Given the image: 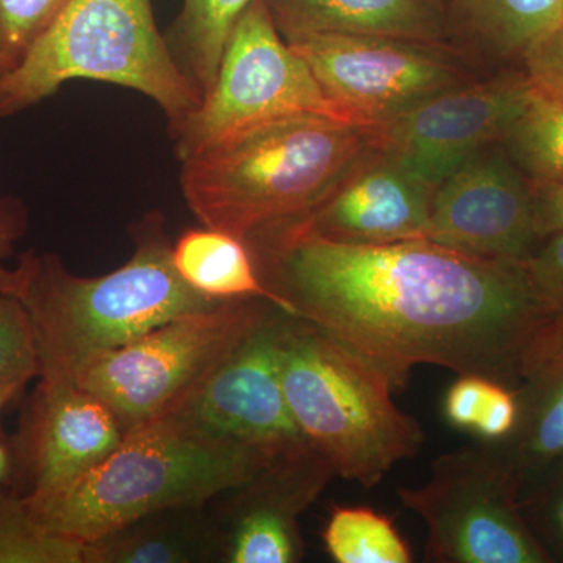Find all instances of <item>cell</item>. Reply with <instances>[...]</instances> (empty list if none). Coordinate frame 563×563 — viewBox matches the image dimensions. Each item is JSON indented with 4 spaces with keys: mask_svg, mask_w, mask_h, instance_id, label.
Returning <instances> with one entry per match:
<instances>
[{
    "mask_svg": "<svg viewBox=\"0 0 563 563\" xmlns=\"http://www.w3.org/2000/svg\"><path fill=\"white\" fill-rule=\"evenodd\" d=\"M335 477L310 444L276 455L247 483L218 498L220 562L296 563L306 555L299 518Z\"/></svg>",
    "mask_w": 563,
    "mask_h": 563,
    "instance_id": "5bb4252c",
    "label": "cell"
},
{
    "mask_svg": "<svg viewBox=\"0 0 563 563\" xmlns=\"http://www.w3.org/2000/svg\"><path fill=\"white\" fill-rule=\"evenodd\" d=\"M0 563H85V544L44 528L24 495L0 488Z\"/></svg>",
    "mask_w": 563,
    "mask_h": 563,
    "instance_id": "484cf974",
    "label": "cell"
},
{
    "mask_svg": "<svg viewBox=\"0 0 563 563\" xmlns=\"http://www.w3.org/2000/svg\"><path fill=\"white\" fill-rule=\"evenodd\" d=\"M173 263L185 284L206 298L263 299L288 313L279 296L263 284L250 244L240 236L217 229H192L173 244Z\"/></svg>",
    "mask_w": 563,
    "mask_h": 563,
    "instance_id": "44dd1931",
    "label": "cell"
},
{
    "mask_svg": "<svg viewBox=\"0 0 563 563\" xmlns=\"http://www.w3.org/2000/svg\"><path fill=\"white\" fill-rule=\"evenodd\" d=\"M70 0H0V46L14 68Z\"/></svg>",
    "mask_w": 563,
    "mask_h": 563,
    "instance_id": "f1b7e54d",
    "label": "cell"
},
{
    "mask_svg": "<svg viewBox=\"0 0 563 563\" xmlns=\"http://www.w3.org/2000/svg\"><path fill=\"white\" fill-rule=\"evenodd\" d=\"M288 44L309 63L325 95L352 121L372 128L479 79L454 44L339 33Z\"/></svg>",
    "mask_w": 563,
    "mask_h": 563,
    "instance_id": "30bf717a",
    "label": "cell"
},
{
    "mask_svg": "<svg viewBox=\"0 0 563 563\" xmlns=\"http://www.w3.org/2000/svg\"><path fill=\"white\" fill-rule=\"evenodd\" d=\"M79 79L147 96L168 118L172 132L201 103L155 25L151 0H70L21 62L0 77V117L29 109Z\"/></svg>",
    "mask_w": 563,
    "mask_h": 563,
    "instance_id": "8992f818",
    "label": "cell"
},
{
    "mask_svg": "<svg viewBox=\"0 0 563 563\" xmlns=\"http://www.w3.org/2000/svg\"><path fill=\"white\" fill-rule=\"evenodd\" d=\"M220 562L217 526L206 507L162 510L85 544V563Z\"/></svg>",
    "mask_w": 563,
    "mask_h": 563,
    "instance_id": "ffe728a7",
    "label": "cell"
},
{
    "mask_svg": "<svg viewBox=\"0 0 563 563\" xmlns=\"http://www.w3.org/2000/svg\"><path fill=\"white\" fill-rule=\"evenodd\" d=\"M276 309L263 299H236L184 314L81 363L73 383L102 399L128 432L176 413Z\"/></svg>",
    "mask_w": 563,
    "mask_h": 563,
    "instance_id": "52a82bcc",
    "label": "cell"
},
{
    "mask_svg": "<svg viewBox=\"0 0 563 563\" xmlns=\"http://www.w3.org/2000/svg\"><path fill=\"white\" fill-rule=\"evenodd\" d=\"M263 284L401 388L417 365L515 388L529 333L547 309L518 263L431 240L346 244L284 221L246 239Z\"/></svg>",
    "mask_w": 563,
    "mask_h": 563,
    "instance_id": "6da1fadb",
    "label": "cell"
},
{
    "mask_svg": "<svg viewBox=\"0 0 563 563\" xmlns=\"http://www.w3.org/2000/svg\"><path fill=\"white\" fill-rule=\"evenodd\" d=\"M24 231V218L21 209L10 202L0 201V295L14 296L20 299L24 287V272L20 263L14 268L9 266L13 254V244Z\"/></svg>",
    "mask_w": 563,
    "mask_h": 563,
    "instance_id": "1f68e13d",
    "label": "cell"
},
{
    "mask_svg": "<svg viewBox=\"0 0 563 563\" xmlns=\"http://www.w3.org/2000/svg\"><path fill=\"white\" fill-rule=\"evenodd\" d=\"M285 318L287 312L274 310L173 415L207 435L250 444L269 457L309 444L292 418L282 385Z\"/></svg>",
    "mask_w": 563,
    "mask_h": 563,
    "instance_id": "7c38bea8",
    "label": "cell"
},
{
    "mask_svg": "<svg viewBox=\"0 0 563 563\" xmlns=\"http://www.w3.org/2000/svg\"><path fill=\"white\" fill-rule=\"evenodd\" d=\"M325 551L336 563H410L409 544L391 518L369 507L335 506L322 531Z\"/></svg>",
    "mask_w": 563,
    "mask_h": 563,
    "instance_id": "d4e9b609",
    "label": "cell"
},
{
    "mask_svg": "<svg viewBox=\"0 0 563 563\" xmlns=\"http://www.w3.org/2000/svg\"><path fill=\"white\" fill-rule=\"evenodd\" d=\"M532 87L554 101L563 102V14L521 60Z\"/></svg>",
    "mask_w": 563,
    "mask_h": 563,
    "instance_id": "4dcf8cb0",
    "label": "cell"
},
{
    "mask_svg": "<svg viewBox=\"0 0 563 563\" xmlns=\"http://www.w3.org/2000/svg\"><path fill=\"white\" fill-rule=\"evenodd\" d=\"M503 146L531 184H563V102L532 88Z\"/></svg>",
    "mask_w": 563,
    "mask_h": 563,
    "instance_id": "603a6c76",
    "label": "cell"
},
{
    "mask_svg": "<svg viewBox=\"0 0 563 563\" xmlns=\"http://www.w3.org/2000/svg\"><path fill=\"white\" fill-rule=\"evenodd\" d=\"M426 240L510 263L536 250L542 239L532 185L503 143L477 154L437 188Z\"/></svg>",
    "mask_w": 563,
    "mask_h": 563,
    "instance_id": "4fadbf2b",
    "label": "cell"
},
{
    "mask_svg": "<svg viewBox=\"0 0 563 563\" xmlns=\"http://www.w3.org/2000/svg\"><path fill=\"white\" fill-rule=\"evenodd\" d=\"M428 529L431 563H550L521 512L520 481L498 443L437 455L420 487H398Z\"/></svg>",
    "mask_w": 563,
    "mask_h": 563,
    "instance_id": "ba28073f",
    "label": "cell"
},
{
    "mask_svg": "<svg viewBox=\"0 0 563 563\" xmlns=\"http://www.w3.org/2000/svg\"><path fill=\"white\" fill-rule=\"evenodd\" d=\"M124 429L113 410L74 383H40L27 432L31 490L49 495L79 479L118 446Z\"/></svg>",
    "mask_w": 563,
    "mask_h": 563,
    "instance_id": "2e32d148",
    "label": "cell"
},
{
    "mask_svg": "<svg viewBox=\"0 0 563 563\" xmlns=\"http://www.w3.org/2000/svg\"><path fill=\"white\" fill-rule=\"evenodd\" d=\"M433 192L374 146L328 198L288 221L336 243L426 240Z\"/></svg>",
    "mask_w": 563,
    "mask_h": 563,
    "instance_id": "9a60e30c",
    "label": "cell"
},
{
    "mask_svg": "<svg viewBox=\"0 0 563 563\" xmlns=\"http://www.w3.org/2000/svg\"><path fill=\"white\" fill-rule=\"evenodd\" d=\"M514 391L520 420L512 435L498 444L523 493L563 459V312L547 310L529 333Z\"/></svg>",
    "mask_w": 563,
    "mask_h": 563,
    "instance_id": "e0dca14e",
    "label": "cell"
},
{
    "mask_svg": "<svg viewBox=\"0 0 563 563\" xmlns=\"http://www.w3.org/2000/svg\"><path fill=\"white\" fill-rule=\"evenodd\" d=\"M133 240L129 262L98 277L69 273L54 254L27 252L20 258V301L31 320L40 383H73L81 363L96 355L224 302L206 298L181 279L161 213L139 222Z\"/></svg>",
    "mask_w": 563,
    "mask_h": 563,
    "instance_id": "7a4b0ae2",
    "label": "cell"
},
{
    "mask_svg": "<svg viewBox=\"0 0 563 563\" xmlns=\"http://www.w3.org/2000/svg\"><path fill=\"white\" fill-rule=\"evenodd\" d=\"M38 377V355L27 310L14 296L0 295V390L21 393Z\"/></svg>",
    "mask_w": 563,
    "mask_h": 563,
    "instance_id": "4316f807",
    "label": "cell"
},
{
    "mask_svg": "<svg viewBox=\"0 0 563 563\" xmlns=\"http://www.w3.org/2000/svg\"><path fill=\"white\" fill-rule=\"evenodd\" d=\"M532 88L525 70L459 85L374 125L376 147L435 191L465 163L506 140Z\"/></svg>",
    "mask_w": 563,
    "mask_h": 563,
    "instance_id": "8fae6325",
    "label": "cell"
},
{
    "mask_svg": "<svg viewBox=\"0 0 563 563\" xmlns=\"http://www.w3.org/2000/svg\"><path fill=\"white\" fill-rule=\"evenodd\" d=\"M11 472V455L5 444L0 443V488Z\"/></svg>",
    "mask_w": 563,
    "mask_h": 563,
    "instance_id": "836d02e7",
    "label": "cell"
},
{
    "mask_svg": "<svg viewBox=\"0 0 563 563\" xmlns=\"http://www.w3.org/2000/svg\"><path fill=\"white\" fill-rule=\"evenodd\" d=\"M526 523L553 562H563V459L520 496Z\"/></svg>",
    "mask_w": 563,
    "mask_h": 563,
    "instance_id": "83f0119b",
    "label": "cell"
},
{
    "mask_svg": "<svg viewBox=\"0 0 563 563\" xmlns=\"http://www.w3.org/2000/svg\"><path fill=\"white\" fill-rule=\"evenodd\" d=\"M252 0H184L168 44L201 99L217 79L225 41Z\"/></svg>",
    "mask_w": 563,
    "mask_h": 563,
    "instance_id": "7402d4cb",
    "label": "cell"
},
{
    "mask_svg": "<svg viewBox=\"0 0 563 563\" xmlns=\"http://www.w3.org/2000/svg\"><path fill=\"white\" fill-rule=\"evenodd\" d=\"M272 459L168 415L129 429L106 459L62 490L24 498L44 528L88 544L151 514L206 507Z\"/></svg>",
    "mask_w": 563,
    "mask_h": 563,
    "instance_id": "277c9868",
    "label": "cell"
},
{
    "mask_svg": "<svg viewBox=\"0 0 563 563\" xmlns=\"http://www.w3.org/2000/svg\"><path fill=\"white\" fill-rule=\"evenodd\" d=\"M443 415L477 442L498 443L517 429L520 404L512 388L481 374H461L444 396Z\"/></svg>",
    "mask_w": 563,
    "mask_h": 563,
    "instance_id": "cb8c5ba5",
    "label": "cell"
},
{
    "mask_svg": "<svg viewBox=\"0 0 563 563\" xmlns=\"http://www.w3.org/2000/svg\"><path fill=\"white\" fill-rule=\"evenodd\" d=\"M374 146L372 125L314 114L284 118L181 161V191L203 228L246 240L314 209Z\"/></svg>",
    "mask_w": 563,
    "mask_h": 563,
    "instance_id": "3957f363",
    "label": "cell"
},
{
    "mask_svg": "<svg viewBox=\"0 0 563 563\" xmlns=\"http://www.w3.org/2000/svg\"><path fill=\"white\" fill-rule=\"evenodd\" d=\"M451 43L468 57L523 60L558 24L563 0H444Z\"/></svg>",
    "mask_w": 563,
    "mask_h": 563,
    "instance_id": "d6986e66",
    "label": "cell"
},
{
    "mask_svg": "<svg viewBox=\"0 0 563 563\" xmlns=\"http://www.w3.org/2000/svg\"><path fill=\"white\" fill-rule=\"evenodd\" d=\"M518 265L544 309L563 312V232L544 236Z\"/></svg>",
    "mask_w": 563,
    "mask_h": 563,
    "instance_id": "f546056e",
    "label": "cell"
},
{
    "mask_svg": "<svg viewBox=\"0 0 563 563\" xmlns=\"http://www.w3.org/2000/svg\"><path fill=\"white\" fill-rule=\"evenodd\" d=\"M303 114L357 124L325 95L309 63L282 38L265 0H252L229 33L210 90L173 131L176 154L181 162L255 125Z\"/></svg>",
    "mask_w": 563,
    "mask_h": 563,
    "instance_id": "9c48e42d",
    "label": "cell"
},
{
    "mask_svg": "<svg viewBox=\"0 0 563 563\" xmlns=\"http://www.w3.org/2000/svg\"><path fill=\"white\" fill-rule=\"evenodd\" d=\"M287 43L317 35H377L451 43L444 0H265Z\"/></svg>",
    "mask_w": 563,
    "mask_h": 563,
    "instance_id": "ac0fdd59",
    "label": "cell"
},
{
    "mask_svg": "<svg viewBox=\"0 0 563 563\" xmlns=\"http://www.w3.org/2000/svg\"><path fill=\"white\" fill-rule=\"evenodd\" d=\"M540 239L563 232V184H531Z\"/></svg>",
    "mask_w": 563,
    "mask_h": 563,
    "instance_id": "d6a6232c",
    "label": "cell"
},
{
    "mask_svg": "<svg viewBox=\"0 0 563 563\" xmlns=\"http://www.w3.org/2000/svg\"><path fill=\"white\" fill-rule=\"evenodd\" d=\"M280 376L299 431L335 476L373 488L421 450L420 422L393 401L387 374L331 333L288 313Z\"/></svg>",
    "mask_w": 563,
    "mask_h": 563,
    "instance_id": "5b68a950",
    "label": "cell"
},
{
    "mask_svg": "<svg viewBox=\"0 0 563 563\" xmlns=\"http://www.w3.org/2000/svg\"><path fill=\"white\" fill-rule=\"evenodd\" d=\"M10 65L9 62H7L5 54H3L2 46H0V77L3 76V74L9 73Z\"/></svg>",
    "mask_w": 563,
    "mask_h": 563,
    "instance_id": "d590c367",
    "label": "cell"
},
{
    "mask_svg": "<svg viewBox=\"0 0 563 563\" xmlns=\"http://www.w3.org/2000/svg\"><path fill=\"white\" fill-rule=\"evenodd\" d=\"M20 393L14 390H0V415H2L5 407L13 401Z\"/></svg>",
    "mask_w": 563,
    "mask_h": 563,
    "instance_id": "e575fe53",
    "label": "cell"
}]
</instances>
